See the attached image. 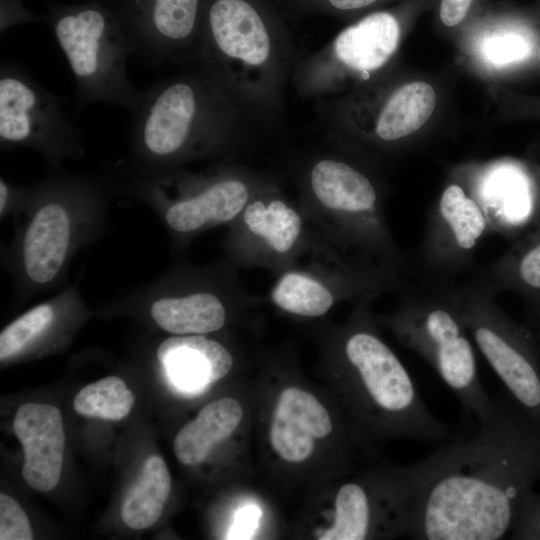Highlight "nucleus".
<instances>
[{"instance_id":"obj_37","label":"nucleus","mask_w":540,"mask_h":540,"mask_svg":"<svg viewBox=\"0 0 540 540\" xmlns=\"http://www.w3.org/2000/svg\"><path fill=\"white\" fill-rule=\"evenodd\" d=\"M536 308L537 316H538V322H539V340H540V300L533 304Z\"/></svg>"},{"instance_id":"obj_19","label":"nucleus","mask_w":540,"mask_h":540,"mask_svg":"<svg viewBox=\"0 0 540 540\" xmlns=\"http://www.w3.org/2000/svg\"><path fill=\"white\" fill-rule=\"evenodd\" d=\"M332 429L328 411L312 394L289 387L278 398L270 442L282 459L302 462L312 454L315 439L328 436Z\"/></svg>"},{"instance_id":"obj_36","label":"nucleus","mask_w":540,"mask_h":540,"mask_svg":"<svg viewBox=\"0 0 540 540\" xmlns=\"http://www.w3.org/2000/svg\"><path fill=\"white\" fill-rule=\"evenodd\" d=\"M13 188L5 180L0 181V212L4 213L6 207L12 198Z\"/></svg>"},{"instance_id":"obj_16","label":"nucleus","mask_w":540,"mask_h":540,"mask_svg":"<svg viewBox=\"0 0 540 540\" xmlns=\"http://www.w3.org/2000/svg\"><path fill=\"white\" fill-rule=\"evenodd\" d=\"M231 264L220 274L198 276L183 288L155 300L150 314L155 323L173 335H207L221 330L234 305L256 298L239 282Z\"/></svg>"},{"instance_id":"obj_14","label":"nucleus","mask_w":540,"mask_h":540,"mask_svg":"<svg viewBox=\"0 0 540 540\" xmlns=\"http://www.w3.org/2000/svg\"><path fill=\"white\" fill-rule=\"evenodd\" d=\"M399 36V24L392 14L372 13L296 64L292 81L303 95L327 96L335 92L348 75L367 79L383 67L395 52Z\"/></svg>"},{"instance_id":"obj_26","label":"nucleus","mask_w":540,"mask_h":540,"mask_svg":"<svg viewBox=\"0 0 540 540\" xmlns=\"http://www.w3.org/2000/svg\"><path fill=\"white\" fill-rule=\"evenodd\" d=\"M374 503L366 487L358 483L342 485L335 498V520L320 540H363L373 530Z\"/></svg>"},{"instance_id":"obj_33","label":"nucleus","mask_w":540,"mask_h":540,"mask_svg":"<svg viewBox=\"0 0 540 540\" xmlns=\"http://www.w3.org/2000/svg\"><path fill=\"white\" fill-rule=\"evenodd\" d=\"M260 511L255 506H247L236 515V520L230 533L231 539H247L256 529Z\"/></svg>"},{"instance_id":"obj_23","label":"nucleus","mask_w":540,"mask_h":540,"mask_svg":"<svg viewBox=\"0 0 540 540\" xmlns=\"http://www.w3.org/2000/svg\"><path fill=\"white\" fill-rule=\"evenodd\" d=\"M242 415L240 403L233 398L208 403L175 436L173 447L177 459L189 466L201 463L214 445L233 433Z\"/></svg>"},{"instance_id":"obj_3","label":"nucleus","mask_w":540,"mask_h":540,"mask_svg":"<svg viewBox=\"0 0 540 540\" xmlns=\"http://www.w3.org/2000/svg\"><path fill=\"white\" fill-rule=\"evenodd\" d=\"M132 114L133 159L152 172L229 153L246 116L225 88L194 65L141 91Z\"/></svg>"},{"instance_id":"obj_28","label":"nucleus","mask_w":540,"mask_h":540,"mask_svg":"<svg viewBox=\"0 0 540 540\" xmlns=\"http://www.w3.org/2000/svg\"><path fill=\"white\" fill-rule=\"evenodd\" d=\"M55 318L51 303H42L28 310L8 326L0 334V359L6 360L40 336Z\"/></svg>"},{"instance_id":"obj_25","label":"nucleus","mask_w":540,"mask_h":540,"mask_svg":"<svg viewBox=\"0 0 540 540\" xmlns=\"http://www.w3.org/2000/svg\"><path fill=\"white\" fill-rule=\"evenodd\" d=\"M170 490L171 477L165 461L151 455L123 501L122 521L134 530L152 526L161 516Z\"/></svg>"},{"instance_id":"obj_9","label":"nucleus","mask_w":540,"mask_h":540,"mask_svg":"<svg viewBox=\"0 0 540 540\" xmlns=\"http://www.w3.org/2000/svg\"><path fill=\"white\" fill-rule=\"evenodd\" d=\"M450 289L474 344L512 398L540 424V351L533 337L474 279Z\"/></svg>"},{"instance_id":"obj_5","label":"nucleus","mask_w":540,"mask_h":540,"mask_svg":"<svg viewBox=\"0 0 540 540\" xmlns=\"http://www.w3.org/2000/svg\"><path fill=\"white\" fill-rule=\"evenodd\" d=\"M44 19L73 73L77 110L101 102L133 112L141 91L129 79L126 61L136 48L114 5L51 3Z\"/></svg>"},{"instance_id":"obj_31","label":"nucleus","mask_w":540,"mask_h":540,"mask_svg":"<svg viewBox=\"0 0 540 540\" xmlns=\"http://www.w3.org/2000/svg\"><path fill=\"white\" fill-rule=\"evenodd\" d=\"M510 536L519 540H540V494L533 491L528 496Z\"/></svg>"},{"instance_id":"obj_32","label":"nucleus","mask_w":540,"mask_h":540,"mask_svg":"<svg viewBox=\"0 0 540 540\" xmlns=\"http://www.w3.org/2000/svg\"><path fill=\"white\" fill-rule=\"evenodd\" d=\"M37 15L29 12L21 0H1V31L22 22L37 20Z\"/></svg>"},{"instance_id":"obj_34","label":"nucleus","mask_w":540,"mask_h":540,"mask_svg":"<svg viewBox=\"0 0 540 540\" xmlns=\"http://www.w3.org/2000/svg\"><path fill=\"white\" fill-rule=\"evenodd\" d=\"M473 0H441L440 19L446 26H455L466 16Z\"/></svg>"},{"instance_id":"obj_21","label":"nucleus","mask_w":540,"mask_h":540,"mask_svg":"<svg viewBox=\"0 0 540 540\" xmlns=\"http://www.w3.org/2000/svg\"><path fill=\"white\" fill-rule=\"evenodd\" d=\"M472 194L492 233L513 237L535 214L528 179L508 164L494 165L486 171Z\"/></svg>"},{"instance_id":"obj_11","label":"nucleus","mask_w":540,"mask_h":540,"mask_svg":"<svg viewBox=\"0 0 540 540\" xmlns=\"http://www.w3.org/2000/svg\"><path fill=\"white\" fill-rule=\"evenodd\" d=\"M313 236L301 205L273 179L229 225L224 248L232 266L262 268L277 276L298 262Z\"/></svg>"},{"instance_id":"obj_22","label":"nucleus","mask_w":540,"mask_h":540,"mask_svg":"<svg viewBox=\"0 0 540 540\" xmlns=\"http://www.w3.org/2000/svg\"><path fill=\"white\" fill-rule=\"evenodd\" d=\"M472 279L498 294L516 292L532 304L540 300V218L535 228L492 263L475 272Z\"/></svg>"},{"instance_id":"obj_27","label":"nucleus","mask_w":540,"mask_h":540,"mask_svg":"<svg viewBox=\"0 0 540 540\" xmlns=\"http://www.w3.org/2000/svg\"><path fill=\"white\" fill-rule=\"evenodd\" d=\"M134 395L117 376H108L82 388L74 398L75 411L85 417L118 421L133 408Z\"/></svg>"},{"instance_id":"obj_7","label":"nucleus","mask_w":540,"mask_h":540,"mask_svg":"<svg viewBox=\"0 0 540 540\" xmlns=\"http://www.w3.org/2000/svg\"><path fill=\"white\" fill-rule=\"evenodd\" d=\"M417 285L385 267L341 252L314 229L310 247L295 265L276 276L269 298L283 312L317 318L339 302L375 299L385 293L401 295Z\"/></svg>"},{"instance_id":"obj_17","label":"nucleus","mask_w":540,"mask_h":540,"mask_svg":"<svg viewBox=\"0 0 540 540\" xmlns=\"http://www.w3.org/2000/svg\"><path fill=\"white\" fill-rule=\"evenodd\" d=\"M82 179L61 178L36 189L39 198L23 239V266L35 284L46 285L61 271L68 257L72 221L70 208Z\"/></svg>"},{"instance_id":"obj_4","label":"nucleus","mask_w":540,"mask_h":540,"mask_svg":"<svg viewBox=\"0 0 540 540\" xmlns=\"http://www.w3.org/2000/svg\"><path fill=\"white\" fill-rule=\"evenodd\" d=\"M297 185L299 204L327 242L412 279L409 253L392 235L383 195L366 172L342 157L319 155L301 169Z\"/></svg>"},{"instance_id":"obj_30","label":"nucleus","mask_w":540,"mask_h":540,"mask_svg":"<svg viewBox=\"0 0 540 540\" xmlns=\"http://www.w3.org/2000/svg\"><path fill=\"white\" fill-rule=\"evenodd\" d=\"M484 51L489 61L507 64L525 58L530 48L524 38L507 34L490 38L485 44Z\"/></svg>"},{"instance_id":"obj_6","label":"nucleus","mask_w":540,"mask_h":540,"mask_svg":"<svg viewBox=\"0 0 540 540\" xmlns=\"http://www.w3.org/2000/svg\"><path fill=\"white\" fill-rule=\"evenodd\" d=\"M400 296L399 306L380 321L435 370L465 411L482 414L491 397L482 386L474 342L450 285H417Z\"/></svg>"},{"instance_id":"obj_18","label":"nucleus","mask_w":540,"mask_h":540,"mask_svg":"<svg viewBox=\"0 0 540 540\" xmlns=\"http://www.w3.org/2000/svg\"><path fill=\"white\" fill-rule=\"evenodd\" d=\"M13 430L25 455V482L40 492L54 489L60 480L65 448L60 410L49 404H23L15 414Z\"/></svg>"},{"instance_id":"obj_8","label":"nucleus","mask_w":540,"mask_h":540,"mask_svg":"<svg viewBox=\"0 0 540 540\" xmlns=\"http://www.w3.org/2000/svg\"><path fill=\"white\" fill-rule=\"evenodd\" d=\"M372 300L356 302L340 344L342 356L391 433L438 442L448 435L449 426L429 410L399 357L376 332L369 311Z\"/></svg>"},{"instance_id":"obj_10","label":"nucleus","mask_w":540,"mask_h":540,"mask_svg":"<svg viewBox=\"0 0 540 540\" xmlns=\"http://www.w3.org/2000/svg\"><path fill=\"white\" fill-rule=\"evenodd\" d=\"M141 190L165 198V222L190 237L218 225H230L248 202L273 179L247 167L221 165L203 173L177 169L150 172Z\"/></svg>"},{"instance_id":"obj_2","label":"nucleus","mask_w":540,"mask_h":540,"mask_svg":"<svg viewBox=\"0 0 540 540\" xmlns=\"http://www.w3.org/2000/svg\"><path fill=\"white\" fill-rule=\"evenodd\" d=\"M293 45L259 0H205L189 63L211 75L246 116L269 120L292 77Z\"/></svg>"},{"instance_id":"obj_13","label":"nucleus","mask_w":540,"mask_h":540,"mask_svg":"<svg viewBox=\"0 0 540 540\" xmlns=\"http://www.w3.org/2000/svg\"><path fill=\"white\" fill-rule=\"evenodd\" d=\"M488 233V219L474 195L448 184L428 212L420 244L409 253L413 280L424 287L455 284Z\"/></svg>"},{"instance_id":"obj_20","label":"nucleus","mask_w":540,"mask_h":540,"mask_svg":"<svg viewBox=\"0 0 540 540\" xmlns=\"http://www.w3.org/2000/svg\"><path fill=\"white\" fill-rule=\"evenodd\" d=\"M157 358L176 386L194 391L224 378L232 369L231 352L205 335H175L157 348Z\"/></svg>"},{"instance_id":"obj_35","label":"nucleus","mask_w":540,"mask_h":540,"mask_svg":"<svg viewBox=\"0 0 540 540\" xmlns=\"http://www.w3.org/2000/svg\"><path fill=\"white\" fill-rule=\"evenodd\" d=\"M379 0H310V2L323 10L327 8L335 11H354L365 8Z\"/></svg>"},{"instance_id":"obj_15","label":"nucleus","mask_w":540,"mask_h":540,"mask_svg":"<svg viewBox=\"0 0 540 540\" xmlns=\"http://www.w3.org/2000/svg\"><path fill=\"white\" fill-rule=\"evenodd\" d=\"M205 0H118L113 4L136 52L153 63L189 62Z\"/></svg>"},{"instance_id":"obj_1","label":"nucleus","mask_w":540,"mask_h":540,"mask_svg":"<svg viewBox=\"0 0 540 540\" xmlns=\"http://www.w3.org/2000/svg\"><path fill=\"white\" fill-rule=\"evenodd\" d=\"M475 435L440 446L414 496L407 535L498 540L510 535L540 479V424L511 398H493Z\"/></svg>"},{"instance_id":"obj_12","label":"nucleus","mask_w":540,"mask_h":540,"mask_svg":"<svg viewBox=\"0 0 540 540\" xmlns=\"http://www.w3.org/2000/svg\"><path fill=\"white\" fill-rule=\"evenodd\" d=\"M63 99L37 83L25 69L0 68V142L41 153L52 164L83 153L79 129L66 115Z\"/></svg>"},{"instance_id":"obj_24","label":"nucleus","mask_w":540,"mask_h":540,"mask_svg":"<svg viewBox=\"0 0 540 540\" xmlns=\"http://www.w3.org/2000/svg\"><path fill=\"white\" fill-rule=\"evenodd\" d=\"M436 93L425 82H411L395 90L381 106L373 133L382 142L403 139L419 130L431 117Z\"/></svg>"},{"instance_id":"obj_29","label":"nucleus","mask_w":540,"mask_h":540,"mask_svg":"<svg viewBox=\"0 0 540 540\" xmlns=\"http://www.w3.org/2000/svg\"><path fill=\"white\" fill-rule=\"evenodd\" d=\"M0 539H33L26 513L14 498L4 493L0 494Z\"/></svg>"}]
</instances>
